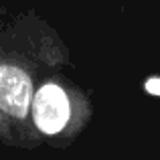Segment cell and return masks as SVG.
I'll return each mask as SVG.
<instances>
[{"label": "cell", "instance_id": "7a4b0ae2", "mask_svg": "<svg viewBox=\"0 0 160 160\" xmlns=\"http://www.w3.org/2000/svg\"><path fill=\"white\" fill-rule=\"evenodd\" d=\"M32 102V83L22 69L0 65V109L12 118H24Z\"/></svg>", "mask_w": 160, "mask_h": 160}, {"label": "cell", "instance_id": "6da1fadb", "mask_svg": "<svg viewBox=\"0 0 160 160\" xmlns=\"http://www.w3.org/2000/svg\"><path fill=\"white\" fill-rule=\"evenodd\" d=\"M71 116L67 93L55 83H45L32 99V118L43 134H59Z\"/></svg>", "mask_w": 160, "mask_h": 160}]
</instances>
